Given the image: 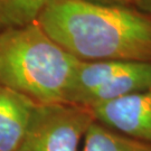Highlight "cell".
<instances>
[{
    "mask_svg": "<svg viewBox=\"0 0 151 151\" xmlns=\"http://www.w3.org/2000/svg\"><path fill=\"white\" fill-rule=\"evenodd\" d=\"M36 22L78 60L151 62V17L135 7L54 0Z\"/></svg>",
    "mask_w": 151,
    "mask_h": 151,
    "instance_id": "1",
    "label": "cell"
},
{
    "mask_svg": "<svg viewBox=\"0 0 151 151\" xmlns=\"http://www.w3.org/2000/svg\"><path fill=\"white\" fill-rule=\"evenodd\" d=\"M78 62L37 22L0 30V85L37 104L65 103Z\"/></svg>",
    "mask_w": 151,
    "mask_h": 151,
    "instance_id": "2",
    "label": "cell"
},
{
    "mask_svg": "<svg viewBox=\"0 0 151 151\" xmlns=\"http://www.w3.org/2000/svg\"><path fill=\"white\" fill-rule=\"evenodd\" d=\"M151 87V62L80 60L65 103L93 108Z\"/></svg>",
    "mask_w": 151,
    "mask_h": 151,
    "instance_id": "3",
    "label": "cell"
},
{
    "mask_svg": "<svg viewBox=\"0 0 151 151\" xmlns=\"http://www.w3.org/2000/svg\"><path fill=\"white\" fill-rule=\"evenodd\" d=\"M94 121L91 111L70 103L37 104L16 151H78Z\"/></svg>",
    "mask_w": 151,
    "mask_h": 151,
    "instance_id": "4",
    "label": "cell"
},
{
    "mask_svg": "<svg viewBox=\"0 0 151 151\" xmlns=\"http://www.w3.org/2000/svg\"><path fill=\"white\" fill-rule=\"evenodd\" d=\"M88 110L94 121L109 129L151 143V87Z\"/></svg>",
    "mask_w": 151,
    "mask_h": 151,
    "instance_id": "5",
    "label": "cell"
},
{
    "mask_svg": "<svg viewBox=\"0 0 151 151\" xmlns=\"http://www.w3.org/2000/svg\"><path fill=\"white\" fill-rule=\"evenodd\" d=\"M36 106L29 97L0 85V151L18 149Z\"/></svg>",
    "mask_w": 151,
    "mask_h": 151,
    "instance_id": "6",
    "label": "cell"
},
{
    "mask_svg": "<svg viewBox=\"0 0 151 151\" xmlns=\"http://www.w3.org/2000/svg\"><path fill=\"white\" fill-rule=\"evenodd\" d=\"M83 151H151V143L132 139L93 121L84 135Z\"/></svg>",
    "mask_w": 151,
    "mask_h": 151,
    "instance_id": "7",
    "label": "cell"
},
{
    "mask_svg": "<svg viewBox=\"0 0 151 151\" xmlns=\"http://www.w3.org/2000/svg\"><path fill=\"white\" fill-rule=\"evenodd\" d=\"M52 1L54 0H0V30L36 22Z\"/></svg>",
    "mask_w": 151,
    "mask_h": 151,
    "instance_id": "8",
    "label": "cell"
},
{
    "mask_svg": "<svg viewBox=\"0 0 151 151\" xmlns=\"http://www.w3.org/2000/svg\"><path fill=\"white\" fill-rule=\"evenodd\" d=\"M90 1L102 4V5L125 6V7H134L135 2V0H90Z\"/></svg>",
    "mask_w": 151,
    "mask_h": 151,
    "instance_id": "9",
    "label": "cell"
},
{
    "mask_svg": "<svg viewBox=\"0 0 151 151\" xmlns=\"http://www.w3.org/2000/svg\"><path fill=\"white\" fill-rule=\"evenodd\" d=\"M134 7L151 17V0H135Z\"/></svg>",
    "mask_w": 151,
    "mask_h": 151,
    "instance_id": "10",
    "label": "cell"
}]
</instances>
